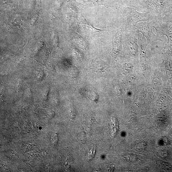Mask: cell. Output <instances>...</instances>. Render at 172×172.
Here are the masks:
<instances>
[{
    "label": "cell",
    "instance_id": "cell-2",
    "mask_svg": "<svg viewBox=\"0 0 172 172\" xmlns=\"http://www.w3.org/2000/svg\"><path fill=\"white\" fill-rule=\"evenodd\" d=\"M106 68V65L103 62L96 60L92 63L91 69L95 73H100L104 72Z\"/></svg>",
    "mask_w": 172,
    "mask_h": 172
},
{
    "label": "cell",
    "instance_id": "cell-5",
    "mask_svg": "<svg viewBox=\"0 0 172 172\" xmlns=\"http://www.w3.org/2000/svg\"><path fill=\"white\" fill-rule=\"evenodd\" d=\"M78 44H79V45L80 47L83 48L84 49L86 50V48H87V45L86 44L85 41L83 39L78 38Z\"/></svg>",
    "mask_w": 172,
    "mask_h": 172
},
{
    "label": "cell",
    "instance_id": "cell-1",
    "mask_svg": "<svg viewBox=\"0 0 172 172\" xmlns=\"http://www.w3.org/2000/svg\"><path fill=\"white\" fill-rule=\"evenodd\" d=\"M79 21L81 28L84 31L87 32L93 33L98 32L102 31L93 27L87 22L84 17H81L80 18Z\"/></svg>",
    "mask_w": 172,
    "mask_h": 172
},
{
    "label": "cell",
    "instance_id": "cell-4",
    "mask_svg": "<svg viewBox=\"0 0 172 172\" xmlns=\"http://www.w3.org/2000/svg\"><path fill=\"white\" fill-rule=\"evenodd\" d=\"M160 164V166L163 169L167 170H171L172 169V167L171 165L168 163L164 162H160L159 163Z\"/></svg>",
    "mask_w": 172,
    "mask_h": 172
},
{
    "label": "cell",
    "instance_id": "cell-6",
    "mask_svg": "<svg viewBox=\"0 0 172 172\" xmlns=\"http://www.w3.org/2000/svg\"><path fill=\"white\" fill-rule=\"evenodd\" d=\"M95 153V149L92 148L90 151L89 160H91L94 157Z\"/></svg>",
    "mask_w": 172,
    "mask_h": 172
},
{
    "label": "cell",
    "instance_id": "cell-3",
    "mask_svg": "<svg viewBox=\"0 0 172 172\" xmlns=\"http://www.w3.org/2000/svg\"><path fill=\"white\" fill-rule=\"evenodd\" d=\"M87 95L88 98L92 101H96L98 99V96L94 91H90L87 92Z\"/></svg>",
    "mask_w": 172,
    "mask_h": 172
}]
</instances>
